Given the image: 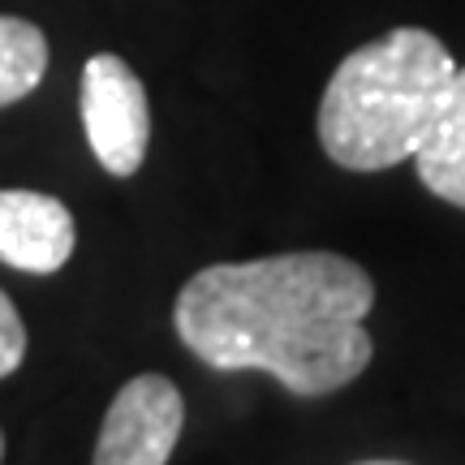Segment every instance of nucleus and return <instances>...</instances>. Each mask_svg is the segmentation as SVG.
Returning a JSON list of instances; mask_svg holds the SVG:
<instances>
[{
    "instance_id": "1",
    "label": "nucleus",
    "mask_w": 465,
    "mask_h": 465,
    "mask_svg": "<svg viewBox=\"0 0 465 465\" xmlns=\"http://www.w3.org/2000/svg\"><path fill=\"white\" fill-rule=\"evenodd\" d=\"M375 284L345 254L293 250L212 263L177 293L182 345L216 371H267L298 397H328L371 362L362 319Z\"/></svg>"
},
{
    "instance_id": "2",
    "label": "nucleus",
    "mask_w": 465,
    "mask_h": 465,
    "mask_svg": "<svg viewBox=\"0 0 465 465\" xmlns=\"http://www.w3.org/2000/svg\"><path fill=\"white\" fill-rule=\"evenodd\" d=\"M457 61L431 31L401 26L353 48L319 104V143L332 164L380 173L414 160L444 104Z\"/></svg>"
},
{
    "instance_id": "3",
    "label": "nucleus",
    "mask_w": 465,
    "mask_h": 465,
    "mask_svg": "<svg viewBox=\"0 0 465 465\" xmlns=\"http://www.w3.org/2000/svg\"><path fill=\"white\" fill-rule=\"evenodd\" d=\"M83 130L113 177H134L147 160L151 143V108L147 91L121 56L100 52L83 69Z\"/></svg>"
},
{
    "instance_id": "4",
    "label": "nucleus",
    "mask_w": 465,
    "mask_h": 465,
    "mask_svg": "<svg viewBox=\"0 0 465 465\" xmlns=\"http://www.w3.org/2000/svg\"><path fill=\"white\" fill-rule=\"evenodd\" d=\"M185 405L164 375H138L108 405L95 440V465H168L182 440Z\"/></svg>"
},
{
    "instance_id": "5",
    "label": "nucleus",
    "mask_w": 465,
    "mask_h": 465,
    "mask_svg": "<svg viewBox=\"0 0 465 465\" xmlns=\"http://www.w3.org/2000/svg\"><path fill=\"white\" fill-rule=\"evenodd\" d=\"M74 216L61 199L39 190H0V263L48 276L74 254Z\"/></svg>"
},
{
    "instance_id": "6",
    "label": "nucleus",
    "mask_w": 465,
    "mask_h": 465,
    "mask_svg": "<svg viewBox=\"0 0 465 465\" xmlns=\"http://www.w3.org/2000/svg\"><path fill=\"white\" fill-rule=\"evenodd\" d=\"M414 168L435 199L465 212V65L452 74L431 130L414 151Z\"/></svg>"
},
{
    "instance_id": "7",
    "label": "nucleus",
    "mask_w": 465,
    "mask_h": 465,
    "mask_svg": "<svg viewBox=\"0 0 465 465\" xmlns=\"http://www.w3.org/2000/svg\"><path fill=\"white\" fill-rule=\"evenodd\" d=\"M48 74V39L26 17L0 14V108L31 95Z\"/></svg>"
},
{
    "instance_id": "8",
    "label": "nucleus",
    "mask_w": 465,
    "mask_h": 465,
    "mask_svg": "<svg viewBox=\"0 0 465 465\" xmlns=\"http://www.w3.org/2000/svg\"><path fill=\"white\" fill-rule=\"evenodd\" d=\"M22 358H26V323L14 311L9 293L0 289V380L14 375L17 366H22Z\"/></svg>"
},
{
    "instance_id": "9",
    "label": "nucleus",
    "mask_w": 465,
    "mask_h": 465,
    "mask_svg": "<svg viewBox=\"0 0 465 465\" xmlns=\"http://www.w3.org/2000/svg\"><path fill=\"white\" fill-rule=\"evenodd\" d=\"M362 465H401V461H362Z\"/></svg>"
},
{
    "instance_id": "10",
    "label": "nucleus",
    "mask_w": 465,
    "mask_h": 465,
    "mask_svg": "<svg viewBox=\"0 0 465 465\" xmlns=\"http://www.w3.org/2000/svg\"><path fill=\"white\" fill-rule=\"evenodd\" d=\"M0 457H5V435H0Z\"/></svg>"
}]
</instances>
